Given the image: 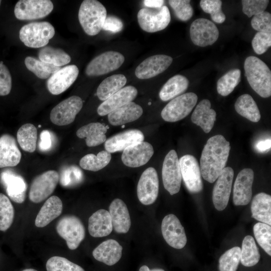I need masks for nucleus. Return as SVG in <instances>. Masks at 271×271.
Wrapping results in <instances>:
<instances>
[{
    "label": "nucleus",
    "mask_w": 271,
    "mask_h": 271,
    "mask_svg": "<svg viewBox=\"0 0 271 271\" xmlns=\"http://www.w3.org/2000/svg\"><path fill=\"white\" fill-rule=\"evenodd\" d=\"M63 210L61 200L57 196H52L44 203L35 219L38 227H44L60 215Z\"/></svg>",
    "instance_id": "obj_31"
},
{
    "label": "nucleus",
    "mask_w": 271,
    "mask_h": 271,
    "mask_svg": "<svg viewBox=\"0 0 271 271\" xmlns=\"http://www.w3.org/2000/svg\"><path fill=\"white\" fill-rule=\"evenodd\" d=\"M81 170L75 165L66 166L62 169L59 175L60 184L63 187H69L81 180Z\"/></svg>",
    "instance_id": "obj_48"
},
{
    "label": "nucleus",
    "mask_w": 271,
    "mask_h": 271,
    "mask_svg": "<svg viewBox=\"0 0 271 271\" xmlns=\"http://www.w3.org/2000/svg\"><path fill=\"white\" fill-rule=\"evenodd\" d=\"M235 109L241 116L254 122L260 119L258 106L251 95L248 94L240 96L235 103Z\"/></svg>",
    "instance_id": "obj_36"
},
{
    "label": "nucleus",
    "mask_w": 271,
    "mask_h": 271,
    "mask_svg": "<svg viewBox=\"0 0 271 271\" xmlns=\"http://www.w3.org/2000/svg\"><path fill=\"white\" fill-rule=\"evenodd\" d=\"M254 173L252 169L245 168L238 174L233 191V202L236 206L248 204L252 197Z\"/></svg>",
    "instance_id": "obj_21"
},
{
    "label": "nucleus",
    "mask_w": 271,
    "mask_h": 271,
    "mask_svg": "<svg viewBox=\"0 0 271 271\" xmlns=\"http://www.w3.org/2000/svg\"><path fill=\"white\" fill-rule=\"evenodd\" d=\"M12 89V77L7 67L0 62V96L8 95Z\"/></svg>",
    "instance_id": "obj_53"
},
{
    "label": "nucleus",
    "mask_w": 271,
    "mask_h": 271,
    "mask_svg": "<svg viewBox=\"0 0 271 271\" xmlns=\"http://www.w3.org/2000/svg\"><path fill=\"white\" fill-rule=\"evenodd\" d=\"M141 28L148 33H154L165 29L171 21L168 8L163 6L159 8H143L137 15Z\"/></svg>",
    "instance_id": "obj_7"
},
{
    "label": "nucleus",
    "mask_w": 271,
    "mask_h": 271,
    "mask_svg": "<svg viewBox=\"0 0 271 271\" xmlns=\"http://www.w3.org/2000/svg\"><path fill=\"white\" fill-rule=\"evenodd\" d=\"M15 215L14 207L9 198L0 193V230L6 231L12 225Z\"/></svg>",
    "instance_id": "obj_43"
},
{
    "label": "nucleus",
    "mask_w": 271,
    "mask_h": 271,
    "mask_svg": "<svg viewBox=\"0 0 271 271\" xmlns=\"http://www.w3.org/2000/svg\"><path fill=\"white\" fill-rule=\"evenodd\" d=\"M122 250V246L116 240L110 239L94 248L92 255L97 260L107 265H113L121 258Z\"/></svg>",
    "instance_id": "obj_27"
},
{
    "label": "nucleus",
    "mask_w": 271,
    "mask_h": 271,
    "mask_svg": "<svg viewBox=\"0 0 271 271\" xmlns=\"http://www.w3.org/2000/svg\"><path fill=\"white\" fill-rule=\"evenodd\" d=\"M59 180V174L55 170L46 171L36 177L30 186V200L38 203L46 199L54 192Z\"/></svg>",
    "instance_id": "obj_8"
},
{
    "label": "nucleus",
    "mask_w": 271,
    "mask_h": 271,
    "mask_svg": "<svg viewBox=\"0 0 271 271\" xmlns=\"http://www.w3.org/2000/svg\"><path fill=\"white\" fill-rule=\"evenodd\" d=\"M1 2H2V1H0V6H1Z\"/></svg>",
    "instance_id": "obj_60"
},
{
    "label": "nucleus",
    "mask_w": 271,
    "mask_h": 271,
    "mask_svg": "<svg viewBox=\"0 0 271 271\" xmlns=\"http://www.w3.org/2000/svg\"><path fill=\"white\" fill-rule=\"evenodd\" d=\"M1 178L7 194L11 199L17 203H23L27 189V184L24 178L9 170L3 171Z\"/></svg>",
    "instance_id": "obj_22"
},
{
    "label": "nucleus",
    "mask_w": 271,
    "mask_h": 271,
    "mask_svg": "<svg viewBox=\"0 0 271 271\" xmlns=\"http://www.w3.org/2000/svg\"><path fill=\"white\" fill-rule=\"evenodd\" d=\"M197 95L193 92L181 94L172 99L163 109L161 115L168 122H176L186 117L196 105Z\"/></svg>",
    "instance_id": "obj_5"
},
{
    "label": "nucleus",
    "mask_w": 271,
    "mask_h": 271,
    "mask_svg": "<svg viewBox=\"0 0 271 271\" xmlns=\"http://www.w3.org/2000/svg\"><path fill=\"white\" fill-rule=\"evenodd\" d=\"M245 76L252 89L259 96L271 95V72L266 64L258 58L250 56L244 63Z\"/></svg>",
    "instance_id": "obj_2"
},
{
    "label": "nucleus",
    "mask_w": 271,
    "mask_h": 271,
    "mask_svg": "<svg viewBox=\"0 0 271 271\" xmlns=\"http://www.w3.org/2000/svg\"><path fill=\"white\" fill-rule=\"evenodd\" d=\"M154 153L152 145L141 142L125 148L121 156V160L126 166L137 168L145 165Z\"/></svg>",
    "instance_id": "obj_20"
},
{
    "label": "nucleus",
    "mask_w": 271,
    "mask_h": 271,
    "mask_svg": "<svg viewBox=\"0 0 271 271\" xmlns=\"http://www.w3.org/2000/svg\"><path fill=\"white\" fill-rule=\"evenodd\" d=\"M271 46V32H257L252 40V47L258 55L264 53Z\"/></svg>",
    "instance_id": "obj_51"
},
{
    "label": "nucleus",
    "mask_w": 271,
    "mask_h": 271,
    "mask_svg": "<svg viewBox=\"0 0 271 271\" xmlns=\"http://www.w3.org/2000/svg\"><path fill=\"white\" fill-rule=\"evenodd\" d=\"M230 150V143L221 134L211 137L207 141L200 158L201 176L214 183L225 168Z\"/></svg>",
    "instance_id": "obj_1"
},
{
    "label": "nucleus",
    "mask_w": 271,
    "mask_h": 271,
    "mask_svg": "<svg viewBox=\"0 0 271 271\" xmlns=\"http://www.w3.org/2000/svg\"><path fill=\"white\" fill-rule=\"evenodd\" d=\"M143 113L142 107L131 101L108 113V120L112 125H121L137 120Z\"/></svg>",
    "instance_id": "obj_29"
},
{
    "label": "nucleus",
    "mask_w": 271,
    "mask_h": 271,
    "mask_svg": "<svg viewBox=\"0 0 271 271\" xmlns=\"http://www.w3.org/2000/svg\"><path fill=\"white\" fill-rule=\"evenodd\" d=\"M112 227L118 233H127L131 226V220L127 207L121 199L113 200L109 206Z\"/></svg>",
    "instance_id": "obj_26"
},
{
    "label": "nucleus",
    "mask_w": 271,
    "mask_h": 271,
    "mask_svg": "<svg viewBox=\"0 0 271 271\" xmlns=\"http://www.w3.org/2000/svg\"><path fill=\"white\" fill-rule=\"evenodd\" d=\"M189 80L183 75H176L170 78L159 92L160 99L167 101L181 95L188 88Z\"/></svg>",
    "instance_id": "obj_34"
},
{
    "label": "nucleus",
    "mask_w": 271,
    "mask_h": 271,
    "mask_svg": "<svg viewBox=\"0 0 271 271\" xmlns=\"http://www.w3.org/2000/svg\"><path fill=\"white\" fill-rule=\"evenodd\" d=\"M161 230L164 239L171 247L181 249L185 246L187 237L185 230L176 215L170 214L164 217Z\"/></svg>",
    "instance_id": "obj_16"
},
{
    "label": "nucleus",
    "mask_w": 271,
    "mask_h": 271,
    "mask_svg": "<svg viewBox=\"0 0 271 271\" xmlns=\"http://www.w3.org/2000/svg\"><path fill=\"white\" fill-rule=\"evenodd\" d=\"M179 160L182 178L186 187L192 193H197L203 189V183L199 164L191 155L182 156Z\"/></svg>",
    "instance_id": "obj_14"
},
{
    "label": "nucleus",
    "mask_w": 271,
    "mask_h": 271,
    "mask_svg": "<svg viewBox=\"0 0 271 271\" xmlns=\"http://www.w3.org/2000/svg\"><path fill=\"white\" fill-rule=\"evenodd\" d=\"M17 140L25 152H34L36 149L37 130L34 125L27 123L21 126L17 131Z\"/></svg>",
    "instance_id": "obj_37"
},
{
    "label": "nucleus",
    "mask_w": 271,
    "mask_h": 271,
    "mask_svg": "<svg viewBox=\"0 0 271 271\" xmlns=\"http://www.w3.org/2000/svg\"><path fill=\"white\" fill-rule=\"evenodd\" d=\"M123 27V25L120 19L113 16H108L105 20L102 29L116 33L121 31Z\"/></svg>",
    "instance_id": "obj_54"
},
{
    "label": "nucleus",
    "mask_w": 271,
    "mask_h": 271,
    "mask_svg": "<svg viewBox=\"0 0 271 271\" xmlns=\"http://www.w3.org/2000/svg\"><path fill=\"white\" fill-rule=\"evenodd\" d=\"M107 17L104 6L96 0H84L79 8L78 20L86 34L89 36L98 34Z\"/></svg>",
    "instance_id": "obj_3"
},
{
    "label": "nucleus",
    "mask_w": 271,
    "mask_h": 271,
    "mask_svg": "<svg viewBox=\"0 0 271 271\" xmlns=\"http://www.w3.org/2000/svg\"><path fill=\"white\" fill-rule=\"evenodd\" d=\"M55 35V29L48 22H33L23 26L19 37L25 46L38 48L46 46Z\"/></svg>",
    "instance_id": "obj_4"
},
{
    "label": "nucleus",
    "mask_w": 271,
    "mask_h": 271,
    "mask_svg": "<svg viewBox=\"0 0 271 271\" xmlns=\"http://www.w3.org/2000/svg\"><path fill=\"white\" fill-rule=\"evenodd\" d=\"M46 266L47 271H85L79 265L58 256L50 257L47 260Z\"/></svg>",
    "instance_id": "obj_46"
},
{
    "label": "nucleus",
    "mask_w": 271,
    "mask_h": 271,
    "mask_svg": "<svg viewBox=\"0 0 271 271\" xmlns=\"http://www.w3.org/2000/svg\"><path fill=\"white\" fill-rule=\"evenodd\" d=\"M169 4L176 17L182 21L190 20L193 14V9L189 0H170Z\"/></svg>",
    "instance_id": "obj_49"
},
{
    "label": "nucleus",
    "mask_w": 271,
    "mask_h": 271,
    "mask_svg": "<svg viewBox=\"0 0 271 271\" xmlns=\"http://www.w3.org/2000/svg\"><path fill=\"white\" fill-rule=\"evenodd\" d=\"M144 5L148 8H159L163 6L164 1L163 0H145Z\"/></svg>",
    "instance_id": "obj_57"
},
{
    "label": "nucleus",
    "mask_w": 271,
    "mask_h": 271,
    "mask_svg": "<svg viewBox=\"0 0 271 271\" xmlns=\"http://www.w3.org/2000/svg\"><path fill=\"white\" fill-rule=\"evenodd\" d=\"M240 248L233 247L226 251L219 258L220 271H236L240 260Z\"/></svg>",
    "instance_id": "obj_44"
},
{
    "label": "nucleus",
    "mask_w": 271,
    "mask_h": 271,
    "mask_svg": "<svg viewBox=\"0 0 271 271\" xmlns=\"http://www.w3.org/2000/svg\"><path fill=\"white\" fill-rule=\"evenodd\" d=\"M124 61V56L116 51L105 52L93 59L87 65L85 73L88 76H98L119 68Z\"/></svg>",
    "instance_id": "obj_9"
},
{
    "label": "nucleus",
    "mask_w": 271,
    "mask_h": 271,
    "mask_svg": "<svg viewBox=\"0 0 271 271\" xmlns=\"http://www.w3.org/2000/svg\"><path fill=\"white\" fill-rule=\"evenodd\" d=\"M251 25L253 29L260 32H271V15L263 11L253 16Z\"/></svg>",
    "instance_id": "obj_52"
},
{
    "label": "nucleus",
    "mask_w": 271,
    "mask_h": 271,
    "mask_svg": "<svg viewBox=\"0 0 271 271\" xmlns=\"http://www.w3.org/2000/svg\"><path fill=\"white\" fill-rule=\"evenodd\" d=\"M40 141L39 147L40 150L46 151L49 150L52 146V137L50 132L47 130H43L40 133Z\"/></svg>",
    "instance_id": "obj_55"
},
{
    "label": "nucleus",
    "mask_w": 271,
    "mask_h": 271,
    "mask_svg": "<svg viewBox=\"0 0 271 271\" xmlns=\"http://www.w3.org/2000/svg\"><path fill=\"white\" fill-rule=\"evenodd\" d=\"M241 4L243 13L250 18L264 11L269 4V1L242 0Z\"/></svg>",
    "instance_id": "obj_50"
},
{
    "label": "nucleus",
    "mask_w": 271,
    "mask_h": 271,
    "mask_svg": "<svg viewBox=\"0 0 271 271\" xmlns=\"http://www.w3.org/2000/svg\"><path fill=\"white\" fill-rule=\"evenodd\" d=\"M251 210L252 218L270 226V195L263 192L255 195L252 200Z\"/></svg>",
    "instance_id": "obj_33"
},
{
    "label": "nucleus",
    "mask_w": 271,
    "mask_h": 271,
    "mask_svg": "<svg viewBox=\"0 0 271 271\" xmlns=\"http://www.w3.org/2000/svg\"><path fill=\"white\" fill-rule=\"evenodd\" d=\"M22 271H38V270L33 268H27V269L23 270Z\"/></svg>",
    "instance_id": "obj_59"
},
{
    "label": "nucleus",
    "mask_w": 271,
    "mask_h": 271,
    "mask_svg": "<svg viewBox=\"0 0 271 271\" xmlns=\"http://www.w3.org/2000/svg\"><path fill=\"white\" fill-rule=\"evenodd\" d=\"M219 31L216 26L210 20L199 18L191 24L190 35L194 44L200 47H206L214 44L219 37Z\"/></svg>",
    "instance_id": "obj_13"
},
{
    "label": "nucleus",
    "mask_w": 271,
    "mask_h": 271,
    "mask_svg": "<svg viewBox=\"0 0 271 271\" xmlns=\"http://www.w3.org/2000/svg\"><path fill=\"white\" fill-rule=\"evenodd\" d=\"M159 182L155 168L149 167L142 173L137 186V195L144 205H149L156 200L159 193Z\"/></svg>",
    "instance_id": "obj_15"
},
{
    "label": "nucleus",
    "mask_w": 271,
    "mask_h": 271,
    "mask_svg": "<svg viewBox=\"0 0 271 271\" xmlns=\"http://www.w3.org/2000/svg\"><path fill=\"white\" fill-rule=\"evenodd\" d=\"M216 118V113L211 108L210 101L204 99L197 105L192 114L191 120L205 133H208L213 128Z\"/></svg>",
    "instance_id": "obj_30"
},
{
    "label": "nucleus",
    "mask_w": 271,
    "mask_h": 271,
    "mask_svg": "<svg viewBox=\"0 0 271 271\" xmlns=\"http://www.w3.org/2000/svg\"><path fill=\"white\" fill-rule=\"evenodd\" d=\"M260 253L252 236H246L240 249V260L242 265L250 267L256 264L260 259Z\"/></svg>",
    "instance_id": "obj_39"
},
{
    "label": "nucleus",
    "mask_w": 271,
    "mask_h": 271,
    "mask_svg": "<svg viewBox=\"0 0 271 271\" xmlns=\"http://www.w3.org/2000/svg\"><path fill=\"white\" fill-rule=\"evenodd\" d=\"M139 271H165V270L161 268H154L151 270L148 266L146 265H144L140 268Z\"/></svg>",
    "instance_id": "obj_58"
},
{
    "label": "nucleus",
    "mask_w": 271,
    "mask_h": 271,
    "mask_svg": "<svg viewBox=\"0 0 271 271\" xmlns=\"http://www.w3.org/2000/svg\"><path fill=\"white\" fill-rule=\"evenodd\" d=\"M138 94L137 89L132 86L123 87L104 100L98 107L97 111L100 116L107 115L112 111L131 102Z\"/></svg>",
    "instance_id": "obj_24"
},
{
    "label": "nucleus",
    "mask_w": 271,
    "mask_h": 271,
    "mask_svg": "<svg viewBox=\"0 0 271 271\" xmlns=\"http://www.w3.org/2000/svg\"><path fill=\"white\" fill-rule=\"evenodd\" d=\"M111 159L110 153L101 151L97 155L93 154L86 155L80 160L79 165L84 170L96 172L106 166Z\"/></svg>",
    "instance_id": "obj_40"
},
{
    "label": "nucleus",
    "mask_w": 271,
    "mask_h": 271,
    "mask_svg": "<svg viewBox=\"0 0 271 271\" xmlns=\"http://www.w3.org/2000/svg\"><path fill=\"white\" fill-rule=\"evenodd\" d=\"M144 138L140 130H126L106 139L104 143L105 149L110 153L120 152L131 145L144 141Z\"/></svg>",
    "instance_id": "obj_23"
},
{
    "label": "nucleus",
    "mask_w": 271,
    "mask_h": 271,
    "mask_svg": "<svg viewBox=\"0 0 271 271\" xmlns=\"http://www.w3.org/2000/svg\"><path fill=\"white\" fill-rule=\"evenodd\" d=\"M200 5L203 11L210 14L212 21L216 23H223L226 17L221 9L222 1L219 0H201Z\"/></svg>",
    "instance_id": "obj_47"
},
{
    "label": "nucleus",
    "mask_w": 271,
    "mask_h": 271,
    "mask_svg": "<svg viewBox=\"0 0 271 271\" xmlns=\"http://www.w3.org/2000/svg\"><path fill=\"white\" fill-rule=\"evenodd\" d=\"M83 106L82 99L76 95L60 102L52 109L50 118L57 125L63 126L73 122Z\"/></svg>",
    "instance_id": "obj_11"
},
{
    "label": "nucleus",
    "mask_w": 271,
    "mask_h": 271,
    "mask_svg": "<svg viewBox=\"0 0 271 271\" xmlns=\"http://www.w3.org/2000/svg\"><path fill=\"white\" fill-rule=\"evenodd\" d=\"M126 78L123 74H114L104 79L98 86L96 94L98 98L104 101L120 90L125 85Z\"/></svg>",
    "instance_id": "obj_35"
},
{
    "label": "nucleus",
    "mask_w": 271,
    "mask_h": 271,
    "mask_svg": "<svg viewBox=\"0 0 271 271\" xmlns=\"http://www.w3.org/2000/svg\"><path fill=\"white\" fill-rule=\"evenodd\" d=\"M25 64L27 68L41 79H47L51 74L59 70L61 67L45 63L31 56L25 59Z\"/></svg>",
    "instance_id": "obj_41"
},
{
    "label": "nucleus",
    "mask_w": 271,
    "mask_h": 271,
    "mask_svg": "<svg viewBox=\"0 0 271 271\" xmlns=\"http://www.w3.org/2000/svg\"><path fill=\"white\" fill-rule=\"evenodd\" d=\"M21 158L15 138L9 134L2 135L0 137V168L16 166Z\"/></svg>",
    "instance_id": "obj_25"
},
{
    "label": "nucleus",
    "mask_w": 271,
    "mask_h": 271,
    "mask_svg": "<svg viewBox=\"0 0 271 271\" xmlns=\"http://www.w3.org/2000/svg\"><path fill=\"white\" fill-rule=\"evenodd\" d=\"M79 69L75 65L60 68L52 74L47 82L49 91L53 95H58L66 91L76 80Z\"/></svg>",
    "instance_id": "obj_18"
},
{
    "label": "nucleus",
    "mask_w": 271,
    "mask_h": 271,
    "mask_svg": "<svg viewBox=\"0 0 271 271\" xmlns=\"http://www.w3.org/2000/svg\"><path fill=\"white\" fill-rule=\"evenodd\" d=\"M234 171L230 167H225L217 179L212 191V200L215 208L223 210L227 206L230 195Z\"/></svg>",
    "instance_id": "obj_17"
},
{
    "label": "nucleus",
    "mask_w": 271,
    "mask_h": 271,
    "mask_svg": "<svg viewBox=\"0 0 271 271\" xmlns=\"http://www.w3.org/2000/svg\"><path fill=\"white\" fill-rule=\"evenodd\" d=\"M173 58L168 55L158 54L144 60L135 70V75L140 79L153 78L165 71L171 64Z\"/></svg>",
    "instance_id": "obj_19"
},
{
    "label": "nucleus",
    "mask_w": 271,
    "mask_h": 271,
    "mask_svg": "<svg viewBox=\"0 0 271 271\" xmlns=\"http://www.w3.org/2000/svg\"><path fill=\"white\" fill-rule=\"evenodd\" d=\"M58 234L66 242L71 250L76 249L83 240L85 230L81 220L74 215H66L62 217L56 225Z\"/></svg>",
    "instance_id": "obj_6"
},
{
    "label": "nucleus",
    "mask_w": 271,
    "mask_h": 271,
    "mask_svg": "<svg viewBox=\"0 0 271 271\" xmlns=\"http://www.w3.org/2000/svg\"><path fill=\"white\" fill-rule=\"evenodd\" d=\"M162 180L165 189L173 195L179 192L182 181L179 160L176 152L171 150L166 156L162 167Z\"/></svg>",
    "instance_id": "obj_12"
},
{
    "label": "nucleus",
    "mask_w": 271,
    "mask_h": 271,
    "mask_svg": "<svg viewBox=\"0 0 271 271\" xmlns=\"http://www.w3.org/2000/svg\"><path fill=\"white\" fill-rule=\"evenodd\" d=\"M270 146L271 140L269 138L267 139L261 140L257 141L255 145V148L258 152L264 153L268 152L270 149Z\"/></svg>",
    "instance_id": "obj_56"
},
{
    "label": "nucleus",
    "mask_w": 271,
    "mask_h": 271,
    "mask_svg": "<svg viewBox=\"0 0 271 271\" xmlns=\"http://www.w3.org/2000/svg\"><path fill=\"white\" fill-rule=\"evenodd\" d=\"M88 231L94 237H102L110 234L113 229L109 212L101 209L93 213L88 219Z\"/></svg>",
    "instance_id": "obj_28"
},
{
    "label": "nucleus",
    "mask_w": 271,
    "mask_h": 271,
    "mask_svg": "<svg viewBox=\"0 0 271 271\" xmlns=\"http://www.w3.org/2000/svg\"><path fill=\"white\" fill-rule=\"evenodd\" d=\"M107 128L100 122H91L83 125L76 131L77 136L80 139L85 138L86 145L94 147L102 144L106 140Z\"/></svg>",
    "instance_id": "obj_32"
},
{
    "label": "nucleus",
    "mask_w": 271,
    "mask_h": 271,
    "mask_svg": "<svg viewBox=\"0 0 271 271\" xmlns=\"http://www.w3.org/2000/svg\"><path fill=\"white\" fill-rule=\"evenodd\" d=\"M53 8L49 0H20L15 7L14 14L18 20H33L47 16Z\"/></svg>",
    "instance_id": "obj_10"
},
{
    "label": "nucleus",
    "mask_w": 271,
    "mask_h": 271,
    "mask_svg": "<svg viewBox=\"0 0 271 271\" xmlns=\"http://www.w3.org/2000/svg\"><path fill=\"white\" fill-rule=\"evenodd\" d=\"M253 229L258 244L269 255H271L270 226L262 222H258L254 225Z\"/></svg>",
    "instance_id": "obj_45"
},
{
    "label": "nucleus",
    "mask_w": 271,
    "mask_h": 271,
    "mask_svg": "<svg viewBox=\"0 0 271 271\" xmlns=\"http://www.w3.org/2000/svg\"><path fill=\"white\" fill-rule=\"evenodd\" d=\"M241 72L238 69L230 70L219 79L217 82L218 93L226 96L230 94L240 81Z\"/></svg>",
    "instance_id": "obj_42"
},
{
    "label": "nucleus",
    "mask_w": 271,
    "mask_h": 271,
    "mask_svg": "<svg viewBox=\"0 0 271 271\" xmlns=\"http://www.w3.org/2000/svg\"><path fill=\"white\" fill-rule=\"evenodd\" d=\"M39 60L46 63L61 67L69 63L70 56L60 48L45 46L38 53Z\"/></svg>",
    "instance_id": "obj_38"
}]
</instances>
